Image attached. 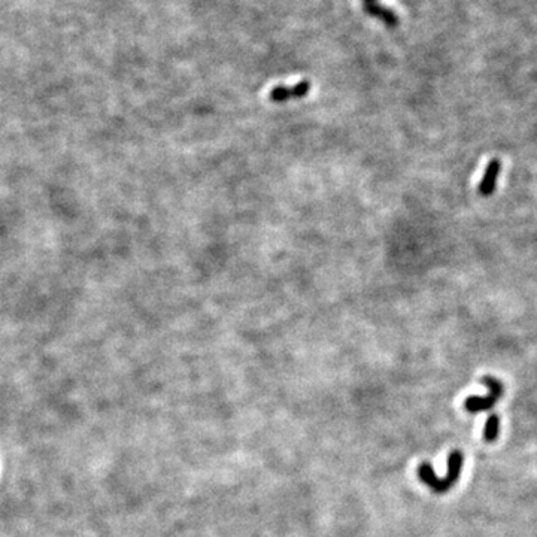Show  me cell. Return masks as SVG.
Instances as JSON below:
<instances>
[{
	"label": "cell",
	"instance_id": "cell-6",
	"mask_svg": "<svg viewBox=\"0 0 537 537\" xmlns=\"http://www.w3.org/2000/svg\"><path fill=\"white\" fill-rule=\"evenodd\" d=\"M500 433V418L497 413L488 415L485 429H484V439L486 442H494Z\"/></svg>",
	"mask_w": 537,
	"mask_h": 537
},
{
	"label": "cell",
	"instance_id": "cell-3",
	"mask_svg": "<svg viewBox=\"0 0 537 537\" xmlns=\"http://www.w3.org/2000/svg\"><path fill=\"white\" fill-rule=\"evenodd\" d=\"M312 89V84L309 81H300L292 87H285V85H278V87L272 89L268 93V101L272 103H284L292 99H302V97L308 96V93Z\"/></svg>",
	"mask_w": 537,
	"mask_h": 537
},
{
	"label": "cell",
	"instance_id": "cell-1",
	"mask_svg": "<svg viewBox=\"0 0 537 537\" xmlns=\"http://www.w3.org/2000/svg\"><path fill=\"white\" fill-rule=\"evenodd\" d=\"M462 461H465V458H462L461 451L454 449L451 451L448 457V473L445 478H439V476L434 473L432 465H429V462L425 461L418 466V476L433 493L445 494L457 484L461 473Z\"/></svg>",
	"mask_w": 537,
	"mask_h": 537
},
{
	"label": "cell",
	"instance_id": "cell-4",
	"mask_svg": "<svg viewBox=\"0 0 537 537\" xmlns=\"http://www.w3.org/2000/svg\"><path fill=\"white\" fill-rule=\"evenodd\" d=\"M500 170H502V163H500L498 158H493V160H490V163L486 164L485 174L478 186V193L482 198H490L494 194Z\"/></svg>",
	"mask_w": 537,
	"mask_h": 537
},
{
	"label": "cell",
	"instance_id": "cell-5",
	"mask_svg": "<svg viewBox=\"0 0 537 537\" xmlns=\"http://www.w3.org/2000/svg\"><path fill=\"white\" fill-rule=\"evenodd\" d=\"M364 12L370 17L381 20L388 27H397L399 26V17L396 15V12H393L392 9L384 8L377 4H364Z\"/></svg>",
	"mask_w": 537,
	"mask_h": 537
},
{
	"label": "cell",
	"instance_id": "cell-7",
	"mask_svg": "<svg viewBox=\"0 0 537 537\" xmlns=\"http://www.w3.org/2000/svg\"><path fill=\"white\" fill-rule=\"evenodd\" d=\"M364 4H375V0H364Z\"/></svg>",
	"mask_w": 537,
	"mask_h": 537
},
{
	"label": "cell",
	"instance_id": "cell-2",
	"mask_svg": "<svg viewBox=\"0 0 537 537\" xmlns=\"http://www.w3.org/2000/svg\"><path fill=\"white\" fill-rule=\"evenodd\" d=\"M482 384L488 388V394L485 397L472 396L467 397L465 401V409L469 413H479L484 410H490L496 406V403L502 399L505 393V387L494 376H484Z\"/></svg>",
	"mask_w": 537,
	"mask_h": 537
}]
</instances>
